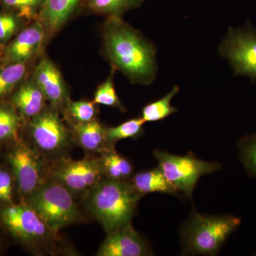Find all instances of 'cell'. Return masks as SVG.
Returning <instances> with one entry per match:
<instances>
[{
  "mask_svg": "<svg viewBox=\"0 0 256 256\" xmlns=\"http://www.w3.org/2000/svg\"><path fill=\"white\" fill-rule=\"evenodd\" d=\"M102 42L112 68L130 82L148 86L154 82L158 70L156 47L122 18H106Z\"/></svg>",
  "mask_w": 256,
  "mask_h": 256,
  "instance_id": "6da1fadb",
  "label": "cell"
},
{
  "mask_svg": "<svg viewBox=\"0 0 256 256\" xmlns=\"http://www.w3.org/2000/svg\"><path fill=\"white\" fill-rule=\"evenodd\" d=\"M88 210L108 233L131 224L142 195L130 181L102 178L86 194Z\"/></svg>",
  "mask_w": 256,
  "mask_h": 256,
  "instance_id": "7a4b0ae2",
  "label": "cell"
},
{
  "mask_svg": "<svg viewBox=\"0 0 256 256\" xmlns=\"http://www.w3.org/2000/svg\"><path fill=\"white\" fill-rule=\"evenodd\" d=\"M242 220L232 215H202L193 210L184 226V254L215 256Z\"/></svg>",
  "mask_w": 256,
  "mask_h": 256,
  "instance_id": "3957f363",
  "label": "cell"
},
{
  "mask_svg": "<svg viewBox=\"0 0 256 256\" xmlns=\"http://www.w3.org/2000/svg\"><path fill=\"white\" fill-rule=\"evenodd\" d=\"M52 233L68 226L78 220L80 212L74 194L53 180L44 183L25 198Z\"/></svg>",
  "mask_w": 256,
  "mask_h": 256,
  "instance_id": "277c9868",
  "label": "cell"
},
{
  "mask_svg": "<svg viewBox=\"0 0 256 256\" xmlns=\"http://www.w3.org/2000/svg\"><path fill=\"white\" fill-rule=\"evenodd\" d=\"M154 156L160 169L178 192L191 198L198 180L205 174L220 170V163L204 161L192 154L175 156L166 151L156 150Z\"/></svg>",
  "mask_w": 256,
  "mask_h": 256,
  "instance_id": "5b68a950",
  "label": "cell"
},
{
  "mask_svg": "<svg viewBox=\"0 0 256 256\" xmlns=\"http://www.w3.org/2000/svg\"><path fill=\"white\" fill-rule=\"evenodd\" d=\"M220 54L228 60L236 76L249 77L256 82V28L250 24L229 28Z\"/></svg>",
  "mask_w": 256,
  "mask_h": 256,
  "instance_id": "8992f818",
  "label": "cell"
},
{
  "mask_svg": "<svg viewBox=\"0 0 256 256\" xmlns=\"http://www.w3.org/2000/svg\"><path fill=\"white\" fill-rule=\"evenodd\" d=\"M0 223L18 242L34 245L45 240L52 232L26 202L0 204Z\"/></svg>",
  "mask_w": 256,
  "mask_h": 256,
  "instance_id": "52a82bcc",
  "label": "cell"
},
{
  "mask_svg": "<svg viewBox=\"0 0 256 256\" xmlns=\"http://www.w3.org/2000/svg\"><path fill=\"white\" fill-rule=\"evenodd\" d=\"M8 162L18 192L25 198L43 184L44 165L28 144H16L8 153Z\"/></svg>",
  "mask_w": 256,
  "mask_h": 256,
  "instance_id": "ba28073f",
  "label": "cell"
},
{
  "mask_svg": "<svg viewBox=\"0 0 256 256\" xmlns=\"http://www.w3.org/2000/svg\"><path fill=\"white\" fill-rule=\"evenodd\" d=\"M98 160H64L53 171L54 180L58 182L74 194H87L102 180Z\"/></svg>",
  "mask_w": 256,
  "mask_h": 256,
  "instance_id": "9c48e42d",
  "label": "cell"
},
{
  "mask_svg": "<svg viewBox=\"0 0 256 256\" xmlns=\"http://www.w3.org/2000/svg\"><path fill=\"white\" fill-rule=\"evenodd\" d=\"M30 133L38 149L55 154L68 146L70 134L56 110H44L31 119Z\"/></svg>",
  "mask_w": 256,
  "mask_h": 256,
  "instance_id": "30bf717a",
  "label": "cell"
},
{
  "mask_svg": "<svg viewBox=\"0 0 256 256\" xmlns=\"http://www.w3.org/2000/svg\"><path fill=\"white\" fill-rule=\"evenodd\" d=\"M46 42L44 28L38 20L28 24L4 46L0 63H28Z\"/></svg>",
  "mask_w": 256,
  "mask_h": 256,
  "instance_id": "8fae6325",
  "label": "cell"
},
{
  "mask_svg": "<svg viewBox=\"0 0 256 256\" xmlns=\"http://www.w3.org/2000/svg\"><path fill=\"white\" fill-rule=\"evenodd\" d=\"M32 78L54 108L65 107L69 99L66 85L60 69L50 58L43 56L40 58Z\"/></svg>",
  "mask_w": 256,
  "mask_h": 256,
  "instance_id": "7c38bea8",
  "label": "cell"
},
{
  "mask_svg": "<svg viewBox=\"0 0 256 256\" xmlns=\"http://www.w3.org/2000/svg\"><path fill=\"white\" fill-rule=\"evenodd\" d=\"M150 248L132 225L116 229L107 237L98 250V256H143L150 255Z\"/></svg>",
  "mask_w": 256,
  "mask_h": 256,
  "instance_id": "4fadbf2b",
  "label": "cell"
},
{
  "mask_svg": "<svg viewBox=\"0 0 256 256\" xmlns=\"http://www.w3.org/2000/svg\"><path fill=\"white\" fill-rule=\"evenodd\" d=\"M84 0H45L37 20L44 28L46 42L54 36L78 12Z\"/></svg>",
  "mask_w": 256,
  "mask_h": 256,
  "instance_id": "5bb4252c",
  "label": "cell"
},
{
  "mask_svg": "<svg viewBox=\"0 0 256 256\" xmlns=\"http://www.w3.org/2000/svg\"><path fill=\"white\" fill-rule=\"evenodd\" d=\"M46 98L33 78L25 79L12 96L11 104L20 116L32 119L44 110Z\"/></svg>",
  "mask_w": 256,
  "mask_h": 256,
  "instance_id": "9a60e30c",
  "label": "cell"
},
{
  "mask_svg": "<svg viewBox=\"0 0 256 256\" xmlns=\"http://www.w3.org/2000/svg\"><path fill=\"white\" fill-rule=\"evenodd\" d=\"M146 0H84L78 12L105 18H119L130 10L140 8Z\"/></svg>",
  "mask_w": 256,
  "mask_h": 256,
  "instance_id": "2e32d148",
  "label": "cell"
},
{
  "mask_svg": "<svg viewBox=\"0 0 256 256\" xmlns=\"http://www.w3.org/2000/svg\"><path fill=\"white\" fill-rule=\"evenodd\" d=\"M73 127L79 144L86 150L102 153L114 150V144H110L106 138V128L97 120L82 124H75Z\"/></svg>",
  "mask_w": 256,
  "mask_h": 256,
  "instance_id": "e0dca14e",
  "label": "cell"
},
{
  "mask_svg": "<svg viewBox=\"0 0 256 256\" xmlns=\"http://www.w3.org/2000/svg\"><path fill=\"white\" fill-rule=\"evenodd\" d=\"M130 182L142 196L150 193H163L178 195V191L165 178L160 166L156 169L140 172L133 175Z\"/></svg>",
  "mask_w": 256,
  "mask_h": 256,
  "instance_id": "ac0fdd59",
  "label": "cell"
},
{
  "mask_svg": "<svg viewBox=\"0 0 256 256\" xmlns=\"http://www.w3.org/2000/svg\"><path fill=\"white\" fill-rule=\"evenodd\" d=\"M102 174L118 181H130L133 175L132 162L114 150L102 153L99 159Z\"/></svg>",
  "mask_w": 256,
  "mask_h": 256,
  "instance_id": "d6986e66",
  "label": "cell"
},
{
  "mask_svg": "<svg viewBox=\"0 0 256 256\" xmlns=\"http://www.w3.org/2000/svg\"><path fill=\"white\" fill-rule=\"evenodd\" d=\"M28 63H0V102L13 94L25 79Z\"/></svg>",
  "mask_w": 256,
  "mask_h": 256,
  "instance_id": "ffe728a7",
  "label": "cell"
},
{
  "mask_svg": "<svg viewBox=\"0 0 256 256\" xmlns=\"http://www.w3.org/2000/svg\"><path fill=\"white\" fill-rule=\"evenodd\" d=\"M178 92L180 88L175 86L164 97L144 106L142 110L143 120L146 122H158L178 112V108L172 106V100Z\"/></svg>",
  "mask_w": 256,
  "mask_h": 256,
  "instance_id": "44dd1931",
  "label": "cell"
},
{
  "mask_svg": "<svg viewBox=\"0 0 256 256\" xmlns=\"http://www.w3.org/2000/svg\"><path fill=\"white\" fill-rule=\"evenodd\" d=\"M45 0H0V8L18 14L28 24L37 20Z\"/></svg>",
  "mask_w": 256,
  "mask_h": 256,
  "instance_id": "7402d4cb",
  "label": "cell"
},
{
  "mask_svg": "<svg viewBox=\"0 0 256 256\" xmlns=\"http://www.w3.org/2000/svg\"><path fill=\"white\" fill-rule=\"evenodd\" d=\"M20 122L21 119L12 104H0V141L18 139Z\"/></svg>",
  "mask_w": 256,
  "mask_h": 256,
  "instance_id": "603a6c76",
  "label": "cell"
},
{
  "mask_svg": "<svg viewBox=\"0 0 256 256\" xmlns=\"http://www.w3.org/2000/svg\"><path fill=\"white\" fill-rule=\"evenodd\" d=\"M28 24L18 14L0 8V44L6 46Z\"/></svg>",
  "mask_w": 256,
  "mask_h": 256,
  "instance_id": "cb8c5ba5",
  "label": "cell"
},
{
  "mask_svg": "<svg viewBox=\"0 0 256 256\" xmlns=\"http://www.w3.org/2000/svg\"><path fill=\"white\" fill-rule=\"evenodd\" d=\"M142 118L129 120L116 127L106 128V134L108 141L114 144L118 141L128 138H137L142 136L143 124Z\"/></svg>",
  "mask_w": 256,
  "mask_h": 256,
  "instance_id": "d4e9b609",
  "label": "cell"
},
{
  "mask_svg": "<svg viewBox=\"0 0 256 256\" xmlns=\"http://www.w3.org/2000/svg\"><path fill=\"white\" fill-rule=\"evenodd\" d=\"M116 69L112 68V72L105 82L101 84L94 94V102L108 106V107L117 108L122 111L126 110L124 106L118 96L117 92L114 88V73Z\"/></svg>",
  "mask_w": 256,
  "mask_h": 256,
  "instance_id": "484cf974",
  "label": "cell"
},
{
  "mask_svg": "<svg viewBox=\"0 0 256 256\" xmlns=\"http://www.w3.org/2000/svg\"><path fill=\"white\" fill-rule=\"evenodd\" d=\"M239 156L248 174L256 178V133L242 138L238 143Z\"/></svg>",
  "mask_w": 256,
  "mask_h": 256,
  "instance_id": "4316f807",
  "label": "cell"
},
{
  "mask_svg": "<svg viewBox=\"0 0 256 256\" xmlns=\"http://www.w3.org/2000/svg\"><path fill=\"white\" fill-rule=\"evenodd\" d=\"M64 108L76 124L90 122L96 119V108L94 101H73L69 98Z\"/></svg>",
  "mask_w": 256,
  "mask_h": 256,
  "instance_id": "83f0119b",
  "label": "cell"
},
{
  "mask_svg": "<svg viewBox=\"0 0 256 256\" xmlns=\"http://www.w3.org/2000/svg\"><path fill=\"white\" fill-rule=\"evenodd\" d=\"M12 174L8 170L0 169V203L2 204H13Z\"/></svg>",
  "mask_w": 256,
  "mask_h": 256,
  "instance_id": "f1b7e54d",
  "label": "cell"
},
{
  "mask_svg": "<svg viewBox=\"0 0 256 256\" xmlns=\"http://www.w3.org/2000/svg\"><path fill=\"white\" fill-rule=\"evenodd\" d=\"M4 46H2V45L0 44V60H1L2 58L3 52H4Z\"/></svg>",
  "mask_w": 256,
  "mask_h": 256,
  "instance_id": "f546056e",
  "label": "cell"
}]
</instances>
